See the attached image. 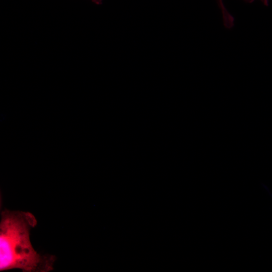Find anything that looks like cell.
<instances>
[{
    "mask_svg": "<svg viewBox=\"0 0 272 272\" xmlns=\"http://www.w3.org/2000/svg\"><path fill=\"white\" fill-rule=\"evenodd\" d=\"M37 224L29 212L5 210L0 223V270L19 268L24 272H48L53 269L55 256L36 252L30 231Z\"/></svg>",
    "mask_w": 272,
    "mask_h": 272,
    "instance_id": "cell-1",
    "label": "cell"
},
{
    "mask_svg": "<svg viewBox=\"0 0 272 272\" xmlns=\"http://www.w3.org/2000/svg\"><path fill=\"white\" fill-rule=\"evenodd\" d=\"M248 3H252L256 0H243ZM261 2L262 0H259ZM218 7L221 10L224 26L228 29L231 28L234 26V17L228 12L226 9L223 0H216Z\"/></svg>",
    "mask_w": 272,
    "mask_h": 272,
    "instance_id": "cell-2",
    "label": "cell"
},
{
    "mask_svg": "<svg viewBox=\"0 0 272 272\" xmlns=\"http://www.w3.org/2000/svg\"><path fill=\"white\" fill-rule=\"evenodd\" d=\"M92 2L94 3L95 4L97 5H100L102 4V0H91Z\"/></svg>",
    "mask_w": 272,
    "mask_h": 272,
    "instance_id": "cell-3",
    "label": "cell"
},
{
    "mask_svg": "<svg viewBox=\"0 0 272 272\" xmlns=\"http://www.w3.org/2000/svg\"><path fill=\"white\" fill-rule=\"evenodd\" d=\"M269 0H262L261 2L264 5H268V2Z\"/></svg>",
    "mask_w": 272,
    "mask_h": 272,
    "instance_id": "cell-4",
    "label": "cell"
}]
</instances>
